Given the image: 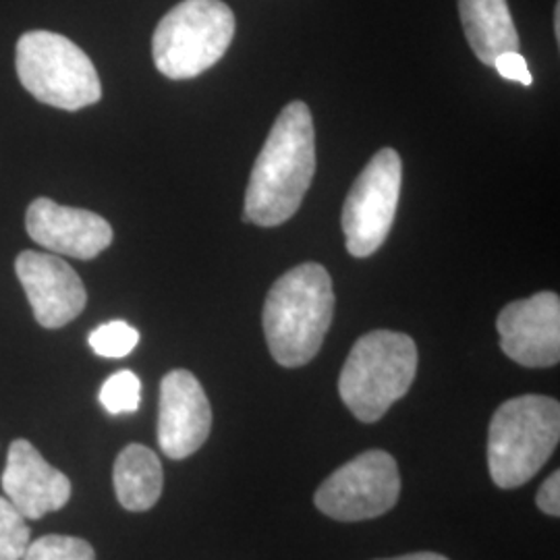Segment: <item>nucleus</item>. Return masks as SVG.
Wrapping results in <instances>:
<instances>
[{
  "instance_id": "f257e3e1",
  "label": "nucleus",
  "mask_w": 560,
  "mask_h": 560,
  "mask_svg": "<svg viewBox=\"0 0 560 560\" xmlns=\"http://www.w3.org/2000/svg\"><path fill=\"white\" fill-rule=\"evenodd\" d=\"M314 175V119L303 102H291L280 110L252 168L243 221L258 226H279L289 221L300 210Z\"/></svg>"
},
{
  "instance_id": "f03ea898",
  "label": "nucleus",
  "mask_w": 560,
  "mask_h": 560,
  "mask_svg": "<svg viewBox=\"0 0 560 560\" xmlns=\"http://www.w3.org/2000/svg\"><path fill=\"white\" fill-rule=\"evenodd\" d=\"M335 316V291L328 270L307 261L284 272L264 303V332L272 358L284 368L314 360Z\"/></svg>"
},
{
  "instance_id": "7ed1b4c3",
  "label": "nucleus",
  "mask_w": 560,
  "mask_h": 560,
  "mask_svg": "<svg viewBox=\"0 0 560 560\" xmlns=\"http://www.w3.org/2000/svg\"><path fill=\"white\" fill-rule=\"evenodd\" d=\"M418 372V347L393 330L363 335L351 349L339 378L340 399L363 421L374 423L402 399Z\"/></svg>"
},
{
  "instance_id": "20e7f679",
  "label": "nucleus",
  "mask_w": 560,
  "mask_h": 560,
  "mask_svg": "<svg viewBox=\"0 0 560 560\" xmlns=\"http://www.w3.org/2000/svg\"><path fill=\"white\" fill-rule=\"evenodd\" d=\"M560 439L559 400L523 395L497 409L488 434V467L494 483L513 490L532 480Z\"/></svg>"
},
{
  "instance_id": "39448f33",
  "label": "nucleus",
  "mask_w": 560,
  "mask_h": 560,
  "mask_svg": "<svg viewBox=\"0 0 560 560\" xmlns=\"http://www.w3.org/2000/svg\"><path fill=\"white\" fill-rule=\"evenodd\" d=\"M235 36V15L222 0H183L162 18L154 65L168 80H191L214 67Z\"/></svg>"
},
{
  "instance_id": "423d86ee",
  "label": "nucleus",
  "mask_w": 560,
  "mask_h": 560,
  "mask_svg": "<svg viewBox=\"0 0 560 560\" xmlns=\"http://www.w3.org/2000/svg\"><path fill=\"white\" fill-rule=\"evenodd\" d=\"M21 85L48 106L80 110L102 98L98 71L75 42L46 30L21 36L15 50Z\"/></svg>"
},
{
  "instance_id": "0eeeda50",
  "label": "nucleus",
  "mask_w": 560,
  "mask_h": 560,
  "mask_svg": "<svg viewBox=\"0 0 560 560\" xmlns=\"http://www.w3.org/2000/svg\"><path fill=\"white\" fill-rule=\"evenodd\" d=\"M402 164L397 150L384 148L353 183L342 206V233L353 258H368L388 237L399 208Z\"/></svg>"
},
{
  "instance_id": "6e6552de",
  "label": "nucleus",
  "mask_w": 560,
  "mask_h": 560,
  "mask_svg": "<svg viewBox=\"0 0 560 560\" xmlns=\"http://www.w3.org/2000/svg\"><path fill=\"white\" fill-rule=\"evenodd\" d=\"M399 494L397 460L386 451H368L345 463L322 483L316 506L330 520H374L388 513Z\"/></svg>"
},
{
  "instance_id": "1a4fd4ad",
  "label": "nucleus",
  "mask_w": 560,
  "mask_h": 560,
  "mask_svg": "<svg viewBox=\"0 0 560 560\" xmlns=\"http://www.w3.org/2000/svg\"><path fill=\"white\" fill-rule=\"evenodd\" d=\"M501 349L525 368H550L560 360V300L544 291L509 303L497 320Z\"/></svg>"
},
{
  "instance_id": "9d476101",
  "label": "nucleus",
  "mask_w": 560,
  "mask_h": 560,
  "mask_svg": "<svg viewBox=\"0 0 560 560\" xmlns=\"http://www.w3.org/2000/svg\"><path fill=\"white\" fill-rule=\"evenodd\" d=\"M212 430V407L200 381L173 370L161 382L159 444L168 459H187L200 451Z\"/></svg>"
},
{
  "instance_id": "9b49d317",
  "label": "nucleus",
  "mask_w": 560,
  "mask_h": 560,
  "mask_svg": "<svg viewBox=\"0 0 560 560\" xmlns=\"http://www.w3.org/2000/svg\"><path fill=\"white\" fill-rule=\"evenodd\" d=\"M15 272L36 320L44 328H62L75 320L88 303V293L78 272L52 254L23 252Z\"/></svg>"
},
{
  "instance_id": "f8f14e48",
  "label": "nucleus",
  "mask_w": 560,
  "mask_h": 560,
  "mask_svg": "<svg viewBox=\"0 0 560 560\" xmlns=\"http://www.w3.org/2000/svg\"><path fill=\"white\" fill-rule=\"evenodd\" d=\"M25 229L48 252L78 260H92L113 243V229L101 214L60 206L48 198L30 203Z\"/></svg>"
},
{
  "instance_id": "ddd939ff",
  "label": "nucleus",
  "mask_w": 560,
  "mask_h": 560,
  "mask_svg": "<svg viewBox=\"0 0 560 560\" xmlns=\"http://www.w3.org/2000/svg\"><path fill=\"white\" fill-rule=\"evenodd\" d=\"M0 481L4 497L25 520H42L48 513L60 511L71 499L69 478L27 441H15L9 446Z\"/></svg>"
},
{
  "instance_id": "4468645a",
  "label": "nucleus",
  "mask_w": 560,
  "mask_h": 560,
  "mask_svg": "<svg viewBox=\"0 0 560 560\" xmlns=\"http://www.w3.org/2000/svg\"><path fill=\"white\" fill-rule=\"evenodd\" d=\"M465 38L476 57L492 67L504 52L520 50V34L506 0H459Z\"/></svg>"
},
{
  "instance_id": "2eb2a0df",
  "label": "nucleus",
  "mask_w": 560,
  "mask_h": 560,
  "mask_svg": "<svg viewBox=\"0 0 560 560\" xmlns=\"http://www.w3.org/2000/svg\"><path fill=\"white\" fill-rule=\"evenodd\" d=\"M113 481L122 509L150 511L161 499L164 486L161 459L143 444H129L115 460Z\"/></svg>"
},
{
  "instance_id": "dca6fc26",
  "label": "nucleus",
  "mask_w": 560,
  "mask_h": 560,
  "mask_svg": "<svg viewBox=\"0 0 560 560\" xmlns=\"http://www.w3.org/2000/svg\"><path fill=\"white\" fill-rule=\"evenodd\" d=\"M88 342L96 355L106 360H120L127 358L138 347L140 332L127 322H106L96 330H92Z\"/></svg>"
},
{
  "instance_id": "f3484780",
  "label": "nucleus",
  "mask_w": 560,
  "mask_h": 560,
  "mask_svg": "<svg viewBox=\"0 0 560 560\" xmlns=\"http://www.w3.org/2000/svg\"><path fill=\"white\" fill-rule=\"evenodd\" d=\"M21 560H96V552L81 538L50 534L30 541Z\"/></svg>"
},
{
  "instance_id": "a211bd4d",
  "label": "nucleus",
  "mask_w": 560,
  "mask_h": 560,
  "mask_svg": "<svg viewBox=\"0 0 560 560\" xmlns=\"http://www.w3.org/2000/svg\"><path fill=\"white\" fill-rule=\"evenodd\" d=\"M101 402L110 416L136 413L141 402L140 378L129 370H120L113 374L102 384Z\"/></svg>"
},
{
  "instance_id": "6ab92c4d",
  "label": "nucleus",
  "mask_w": 560,
  "mask_h": 560,
  "mask_svg": "<svg viewBox=\"0 0 560 560\" xmlns=\"http://www.w3.org/2000/svg\"><path fill=\"white\" fill-rule=\"evenodd\" d=\"M30 541L25 517L7 497H0V560H21Z\"/></svg>"
},
{
  "instance_id": "aec40b11",
  "label": "nucleus",
  "mask_w": 560,
  "mask_h": 560,
  "mask_svg": "<svg viewBox=\"0 0 560 560\" xmlns=\"http://www.w3.org/2000/svg\"><path fill=\"white\" fill-rule=\"evenodd\" d=\"M499 73H501L504 80L517 81L521 85H532V73H529V67H527V60L521 57L520 50L515 52H504L499 59L494 60L492 65Z\"/></svg>"
},
{
  "instance_id": "412c9836",
  "label": "nucleus",
  "mask_w": 560,
  "mask_h": 560,
  "mask_svg": "<svg viewBox=\"0 0 560 560\" xmlns=\"http://www.w3.org/2000/svg\"><path fill=\"white\" fill-rule=\"evenodd\" d=\"M538 506L546 515L559 517L560 515V474L555 471L548 480L544 481L538 490Z\"/></svg>"
},
{
  "instance_id": "4be33fe9",
  "label": "nucleus",
  "mask_w": 560,
  "mask_h": 560,
  "mask_svg": "<svg viewBox=\"0 0 560 560\" xmlns=\"http://www.w3.org/2000/svg\"><path fill=\"white\" fill-rule=\"evenodd\" d=\"M386 560H448L442 555H434V552H416V555H405V557H397V559Z\"/></svg>"
},
{
  "instance_id": "5701e85b",
  "label": "nucleus",
  "mask_w": 560,
  "mask_h": 560,
  "mask_svg": "<svg viewBox=\"0 0 560 560\" xmlns=\"http://www.w3.org/2000/svg\"><path fill=\"white\" fill-rule=\"evenodd\" d=\"M555 32H557V38L560 36V7L557 4L555 9Z\"/></svg>"
}]
</instances>
